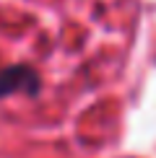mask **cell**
<instances>
[{"label":"cell","mask_w":156,"mask_h":158,"mask_svg":"<svg viewBox=\"0 0 156 158\" xmlns=\"http://www.w3.org/2000/svg\"><path fill=\"white\" fill-rule=\"evenodd\" d=\"M39 88H42V81H39V73L31 65H8V68L0 70V98L11 96V94H29L37 96Z\"/></svg>","instance_id":"cell-1"}]
</instances>
